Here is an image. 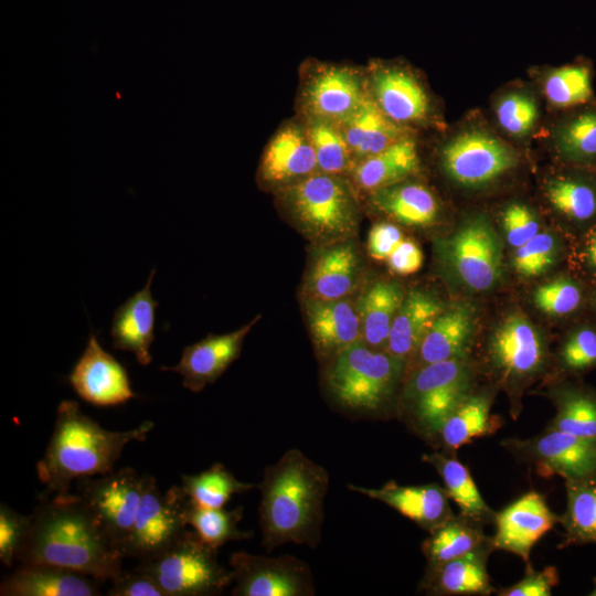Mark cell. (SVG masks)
I'll list each match as a JSON object with an SVG mask.
<instances>
[{
  "mask_svg": "<svg viewBox=\"0 0 596 596\" xmlns=\"http://www.w3.org/2000/svg\"><path fill=\"white\" fill-rule=\"evenodd\" d=\"M31 532L20 564H47L97 579L113 581L123 556L107 541L78 494H57L31 513Z\"/></svg>",
  "mask_w": 596,
  "mask_h": 596,
  "instance_id": "6da1fadb",
  "label": "cell"
},
{
  "mask_svg": "<svg viewBox=\"0 0 596 596\" xmlns=\"http://www.w3.org/2000/svg\"><path fill=\"white\" fill-rule=\"evenodd\" d=\"M258 488L265 550L272 552L285 543L315 549L320 540L329 488L327 470L299 449H289L265 468Z\"/></svg>",
  "mask_w": 596,
  "mask_h": 596,
  "instance_id": "7a4b0ae2",
  "label": "cell"
},
{
  "mask_svg": "<svg viewBox=\"0 0 596 596\" xmlns=\"http://www.w3.org/2000/svg\"><path fill=\"white\" fill-rule=\"evenodd\" d=\"M153 427L146 421L132 429L108 430L84 414L77 402L62 401L46 450L36 464L45 496L70 493L74 480L113 471L124 448L143 441Z\"/></svg>",
  "mask_w": 596,
  "mask_h": 596,
  "instance_id": "3957f363",
  "label": "cell"
},
{
  "mask_svg": "<svg viewBox=\"0 0 596 596\" xmlns=\"http://www.w3.org/2000/svg\"><path fill=\"white\" fill-rule=\"evenodd\" d=\"M275 192L290 222L318 245L349 241L358 232V191L343 175L318 171Z\"/></svg>",
  "mask_w": 596,
  "mask_h": 596,
  "instance_id": "277c9868",
  "label": "cell"
},
{
  "mask_svg": "<svg viewBox=\"0 0 596 596\" xmlns=\"http://www.w3.org/2000/svg\"><path fill=\"white\" fill-rule=\"evenodd\" d=\"M405 368L403 360L374 350L360 339L330 361L326 384L340 405L377 413L391 403Z\"/></svg>",
  "mask_w": 596,
  "mask_h": 596,
  "instance_id": "5b68a950",
  "label": "cell"
},
{
  "mask_svg": "<svg viewBox=\"0 0 596 596\" xmlns=\"http://www.w3.org/2000/svg\"><path fill=\"white\" fill-rule=\"evenodd\" d=\"M475 372L467 360L453 359L413 371L401 394V414L422 438L437 445L446 418L475 390Z\"/></svg>",
  "mask_w": 596,
  "mask_h": 596,
  "instance_id": "8992f818",
  "label": "cell"
},
{
  "mask_svg": "<svg viewBox=\"0 0 596 596\" xmlns=\"http://www.w3.org/2000/svg\"><path fill=\"white\" fill-rule=\"evenodd\" d=\"M491 374L511 398L513 419L520 415L522 390L541 375L549 364L545 340L522 313L512 312L492 330L486 350Z\"/></svg>",
  "mask_w": 596,
  "mask_h": 596,
  "instance_id": "52a82bcc",
  "label": "cell"
},
{
  "mask_svg": "<svg viewBox=\"0 0 596 596\" xmlns=\"http://www.w3.org/2000/svg\"><path fill=\"white\" fill-rule=\"evenodd\" d=\"M137 568L150 575L166 596L219 595L233 583L231 570L217 560V550L194 530H185L164 552Z\"/></svg>",
  "mask_w": 596,
  "mask_h": 596,
  "instance_id": "ba28073f",
  "label": "cell"
},
{
  "mask_svg": "<svg viewBox=\"0 0 596 596\" xmlns=\"http://www.w3.org/2000/svg\"><path fill=\"white\" fill-rule=\"evenodd\" d=\"M439 257L467 288L486 291L502 275V244L485 215L466 219L450 235L436 243Z\"/></svg>",
  "mask_w": 596,
  "mask_h": 596,
  "instance_id": "9c48e42d",
  "label": "cell"
},
{
  "mask_svg": "<svg viewBox=\"0 0 596 596\" xmlns=\"http://www.w3.org/2000/svg\"><path fill=\"white\" fill-rule=\"evenodd\" d=\"M78 496L87 505L110 546L123 557L142 493V475L132 468L99 478L76 480Z\"/></svg>",
  "mask_w": 596,
  "mask_h": 596,
  "instance_id": "30bf717a",
  "label": "cell"
},
{
  "mask_svg": "<svg viewBox=\"0 0 596 596\" xmlns=\"http://www.w3.org/2000/svg\"><path fill=\"white\" fill-rule=\"evenodd\" d=\"M187 494L172 486L164 493L155 477L142 475V493L124 556L148 562L172 545L187 530L183 508Z\"/></svg>",
  "mask_w": 596,
  "mask_h": 596,
  "instance_id": "8fae6325",
  "label": "cell"
},
{
  "mask_svg": "<svg viewBox=\"0 0 596 596\" xmlns=\"http://www.w3.org/2000/svg\"><path fill=\"white\" fill-rule=\"evenodd\" d=\"M369 95L368 76L342 64L318 63L308 68L299 92L304 118L342 123Z\"/></svg>",
  "mask_w": 596,
  "mask_h": 596,
  "instance_id": "7c38bea8",
  "label": "cell"
},
{
  "mask_svg": "<svg viewBox=\"0 0 596 596\" xmlns=\"http://www.w3.org/2000/svg\"><path fill=\"white\" fill-rule=\"evenodd\" d=\"M441 167L455 183L483 187L518 164L517 152L504 141L478 129L465 130L441 149Z\"/></svg>",
  "mask_w": 596,
  "mask_h": 596,
  "instance_id": "4fadbf2b",
  "label": "cell"
},
{
  "mask_svg": "<svg viewBox=\"0 0 596 596\" xmlns=\"http://www.w3.org/2000/svg\"><path fill=\"white\" fill-rule=\"evenodd\" d=\"M501 446L543 477L567 480L596 472V437L544 429L528 439L505 438Z\"/></svg>",
  "mask_w": 596,
  "mask_h": 596,
  "instance_id": "5bb4252c",
  "label": "cell"
},
{
  "mask_svg": "<svg viewBox=\"0 0 596 596\" xmlns=\"http://www.w3.org/2000/svg\"><path fill=\"white\" fill-rule=\"evenodd\" d=\"M234 596H313L310 567L292 555L236 552L230 557Z\"/></svg>",
  "mask_w": 596,
  "mask_h": 596,
  "instance_id": "9a60e30c",
  "label": "cell"
},
{
  "mask_svg": "<svg viewBox=\"0 0 596 596\" xmlns=\"http://www.w3.org/2000/svg\"><path fill=\"white\" fill-rule=\"evenodd\" d=\"M67 380L82 400L98 407L117 406L138 396L124 365L102 348L93 332Z\"/></svg>",
  "mask_w": 596,
  "mask_h": 596,
  "instance_id": "2e32d148",
  "label": "cell"
},
{
  "mask_svg": "<svg viewBox=\"0 0 596 596\" xmlns=\"http://www.w3.org/2000/svg\"><path fill=\"white\" fill-rule=\"evenodd\" d=\"M317 158L302 123L281 126L266 145L257 180L265 189L279 190L318 172Z\"/></svg>",
  "mask_w": 596,
  "mask_h": 596,
  "instance_id": "e0dca14e",
  "label": "cell"
},
{
  "mask_svg": "<svg viewBox=\"0 0 596 596\" xmlns=\"http://www.w3.org/2000/svg\"><path fill=\"white\" fill-rule=\"evenodd\" d=\"M560 522L545 498L531 490L496 514L494 550H503L530 562L534 544Z\"/></svg>",
  "mask_w": 596,
  "mask_h": 596,
  "instance_id": "ac0fdd59",
  "label": "cell"
},
{
  "mask_svg": "<svg viewBox=\"0 0 596 596\" xmlns=\"http://www.w3.org/2000/svg\"><path fill=\"white\" fill-rule=\"evenodd\" d=\"M366 76L371 97L390 119L405 127L427 119L429 97L411 72L395 65L374 63Z\"/></svg>",
  "mask_w": 596,
  "mask_h": 596,
  "instance_id": "d6986e66",
  "label": "cell"
},
{
  "mask_svg": "<svg viewBox=\"0 0 596 596\" xmlns=\"http://www.w3.org/2000/svg\"><path fill=\"white\" fill-rule=\"evenodd\" d=\"M258 318L230 333L207 334L201 341L185 347L178 364L160 369L179 373L183 377L182 385L191 392L202 391L240 356L244 339Z\"/></svg>",
  "mask_w": 596,
  "mask_h": 596,
  "instance_id": "ffe728a7",
  "label": "cell"
},
{
  "mask_svg": "<svg viewBox=\"0 0 596 596\" xmlns=\"http://www.w3.org/2000/svg\"><path fill=\"white\" fill-rule=\"evenodd\" d=\"M362 262L349 241L321 246L313 255L304 284V299L348 298L361 278Z\"/></svg>",
  "mask_w": 596,
  "mask_h": 596,
  "instance_id": "44dd1931",
  "label": "cell"
},
{
  "mask_svg": "<svg viewBox=\"0 0 596 596\" xmlns=\"http://www.w3.org/2000/svg\"><path fill=\"white\" fill-rule=\"evenodd\" d=\"M348 488L385 503L428 532L455 515L445 488L438 483L402 486L390 481L380 488L354 485Z\"/></svg>",
  "mask_w": 596,
  "mask_h": 596,
  "instance_id": "7402d4cb",
  "label": "cell"
},
{
  "mask_svg": "<svg viewBox=\"0 0 596 596\" xmlns=\"http://www.w3.org/2000/svg\"><path fill=\"white\" fill-rule=\"evenodd\" d=\"M304 307L313 348L321 359L331 361L361 339L356 306L347 298L305 299Z\"/></svg>",
  "mask_w": 596,
  "mask_h": 596,
  "instance_id": "603a6c76",
  "label": "cell"
},
{
  "mask_svg": "<svg viewBox=\"0 0 596 596\" xmlns=\"http://www.w3.org/2000/svg\"><path fill=\"white\" fill-rule=\"evenodd\" d=\"M492 543L445 563L426 567L419 588L426 595H480L497 592L487 572Z\"/></svg>",
  "mask_w": 596,
  "mask_h": 596,
  "instance_id": "cb8c5ba5",
  "label": "cell"
},
{
  "mask_svg": "<svg viewBox=\"0 0 596 596\" xmlns=\"http://www.w3.org/2000/svg\"><path fill=\"white\" fill-rule=\"evenodd\" d=\"M155 274L153 268L142 289L115 310L110 328L114 349L134 353L138 363L142 365L151 362L149 350L155 340L158 301L150 291Z\"/></svg>",
  "mask_w": 596,
  "mask_h": 596,
  "instance_id": "d4e9b609",
  "label": "cell"
},
{
  "mask_svg": "<svg viewBox=\"0 0 596 596\" xmlns=\"http://www.w3.org/2000/svg\"><path fill=\"white\" fill-rule=\"evenodd\" d=\"M98 581L47 564H20L1 581V596H96Z\"/></svg>",
  "mask_w": 596,
  "mask_h": 596,
  "instance_id": "484cf974",
  "label": "cell"
},
{
  "mask_svg": "<svg viewBox=\"0 0 596 596\" xmlns=\"http://www.w3.org/2000/svg\"><path fill=\"white\" fill-rule=\"evenodd\" d=\"M545 194L552 209L578 234L596 224V173L572 167L547 181Z\"/></svg>",
  "mask_w": 596,
  "mask_h": 596,
  "instance_id": "4316f807",
  "label": "cell"
},
{
  "mask_svg": "<svg viewBox=\"0 0 596 596\" xmlns=\"http://www.w3.org/2000/svg\"><path fill=\"white\" fill-rule=\"evenodd\" d=\"M473 329L475 315L469 305L457 304L444 309L411 360L414 362V371L426 364L445 360H467Z\"/></svg>",
  "mask_w": 596,
  "mask_h": 596,
  "instance_id": "83f0119b",
  "label": "cell"
},
{
  "mask_svg": "<svg viewBox=\"0 0 596 596\" xmlns=\"http://www.w3.org/2000/svg\"><path fill=\"white\" fill-rule=\"evenodd\" d=\"M338 125L354 164L411 136L405 126L393 121L379 108L370 93L362 104Z\"/></svg>",
  "mask_w": 596,
  "mask_h": 596,
  "instance_id": "f1b7e54d",
  "label": "cell"
},
{
  "mask_svg": "<svg viewBox=\"0 0 596 596\" xmlns=\"http://www.w3.org/2000/svg\"><path fill=\"white\" fill-rule=\"evenodd\" d=\"M443 302L424 290H411L394 318L386 352L406 364L416 354L435 319L444 310Z\"/></svg>",
  "mask_w": 596,
  "mask_h": 596,
  "instance_id": "f546056e",
  "label": "cell"
},
{
  "mask_svg": "<svg viewBox=\"0 0 596 596\" xmlns=\"http://www.w3.org/2000/svg\"><path fill=\"white\" fill-rule=\"evenodd\" d=\"M419 170L417 146L412 136L356 162L349 175L356 191L370 193L407 180Z\"/></svg>",
  "mask_w": 596,
  "mask_h": 596,
  "instance_id": "4dcf8cb0",
  "label": "cell"
},
{
  "mask_svg": "<svg viewBox=\"0 0 596 596\" xmlns=\"http://www.w3.org/2000/svg\"><path fill=\"white\" fill-rule=\"evenodd\" d=\"M370 205L393 223L424 228L433 225L439 214L434 193L425 185L402 181L369 194Z\"/></svg>",
  "mask_w": 596,
  "mask_h": 596,
  "instance_id": "1f68e13d",
  "label": "cell"
},
{
  "mask_svg": "<svg viewBox=\"0 0 596 596\" xmlns=\"http://www.w3.org/2000/svg\"><path fill=\"white\" fill-rule=\"evenodd\" d=\"M493 393L487 390L472 391L446 418L437 439L441 453L456 455V451L472 439L494 434L502 419L491 415Z\"/></svg>",
  "mask_w": 596,
  "mask_h": 596,
  "instance_id": "d6a6232c",
  "label": "cell"
},
{
  "mask_svg": "<svg viewBox=\"0 0 596 596\" xmlns=\"http://www.w3.org/2000/svg\"><path fill=\"white\" fill-rule=\"evenodd\" d=\"M422 460L439 473L449 499L458 505L461 517L480 526L494 523L497 512L483 500L468 467L456 455L434 451L423 455Z\"/></svg>",
  "mask_w": 596,
  "mask_h": 596,
  "instance_id": "836d02e7",
  "label": "cell"
},
{
  "mask_svg": "<svg viewBox=\"0 0 596 596\" xmlns=\"http://www.w3.org/2000/svg\"><path fill=\"white\" fill-rule=\"evenodd\" d=\"M402 287L394 281L379 280L360 297L356 309L361 340L370 348L386 351L390 331L404 299Z\"/></svg>",
  "mask_w": 596,
  "mask_h": 596,
  "instance_id": "e575fe53",
  "label": "cell"
},
{
  "mask_svg": "<svg viewBox=\"0 0 596 596\" xmlns=\"http://www.w3.org/2000/svg\"><path fill=\"white\" fill-rule=\"evenodd\" d=\"M549 395L556 412L545 430L596 437V390L563 381L554 385Z\"/></svg>",
  "mask_w": 596,
  "mask_h": 596,
  "instance_id": "d590c367",
  "label": "cell"
},
{
  "mask_svg": "<svg viewBox=\"0 0 596 596\" xmlns=\"http://www.w3.org/2000/svg\"><path fill=\"white\" fill-rule=\"evenodd\" d=\"M566 510L560 517L564 528L560 549L596 544V472L565 480Z\"/></svg>",
  "mask_w": 596,
  "mask_h": 596,
  "instance_id": "8d00e7d4",
  "label": "cell"
},
{
  "mask_svg": "<svg viewBox=\"0 0 596 596\" xmlns=\"http://www.w3.org/2000/svg\"><path fill=\"white\" fill-rule=\"evenodd\" d=\"M366 249L371 258L385 264L398 276L413 275L423 266L424 255L419 245L393 222L382 221L372 225Z\"/></svg>",
  "mask_w": 596,
  "mask_h": 596,
  "instance_id": "74e56055",
  "label": "cell"
},
{
  "mask_svg": "<svg viewBox=\"0 0 596 596\" xmlns=\"http://www.w3.org/2000/svg\"><path fill=\"white\" fill-rule=\"evenodd\" d=\"M575 111L558 126L554 147L560 159L571 167L594 169L596 166V106L590 103Z\"/></svg>",
  "mask_w": 596,
  "mask_h": 596,
  "instance_id": "f35d334b",
  "label": "cell"
},
{
  "mask_svg": "<svg viewBox=\"0 0 596 596\" xmlns=\"http://www.w3.org/2000/svg\"><path fill=\"white\" fill-rule=\"evenodd\" d=\"M482 528L460 514L447 520L429 532V536L422 543L427 565L445 563L492 543V538L487 536Z\"/></svg>",
  "mask_w": 596,
  "mask_h": 596,
  "instance_id": "ab89813d",
  "label": "cell"
},
{
  "mask_svg": "<svg viewBox=\"0 0 596 596\" xmlns=\"http://www.w3.org/2000/svg\"><path fill=\"white\" fill-rule=\"evenodd\" d=\"M183 517L187 525L192 526L200 538L215 550L230 541L252 536V532L242 531L238 528V522L243 517L242 507L233 510L205 508L187 496Z\"/></svg>",
  "mask_w": 596,
  "mask_h": 596,
  "instance_id": "60d3db41",
  "label": "cell"
},
{
  "mask_svg": "<svg viewBox=\"0 0 596 596\" xmlns=\"http://www.w3.org/2000/svg\"><path fill=\"white\" fill-rule=\"evenodd\" d=\"M182 490L195 503L205 508H223L233 494L243 493L256 486L237 480L222 464H214L198 475L181 476Z\"/></svg>",
  "mask_w": 596,
  "mask_h": 596,
  "instance_id": "b9f144b4",
  "label": "cell"
},
{
  "mask_svg": "<svg viewBox=\"0 0 596 596\" xmlns=\"http://www.w3.org/2000/svg\"><path fill=\"white\" fill-rule=\"evenodd\" d=\"M302 124L313 148L318 170L343 177L349 174L354 163L340 126L327 120L304 117Z\"/></svg>",
  "mask_w": 596,
  "mask_h": 596,
  "instance_id": "7bdbcfd3",
  "label": "cell"
},
{
  "mask_svg": "<svg viewBox=\"0 0 596 596\" xmlns=\"http://www.w3.org/2000/svg\"><path fill=\"white\" fill-rule=\"evenodd\" d=\"M547 100L557 108H574L594 97L592 71L586 64H570L552 71L544 82Z\"/></svg>",
  "mask_w": 596,
  "mask_h": 596,
  "instance_id": "ee69618b",
  "label": "cell"
},
{
  "mask_svg": "<svg viewBox=\"0 0 596 596\" xmlns=\"http://www.w3.org/2000/svg\"><path fill=\"white\" fill-rule=\"evenodd\" d=\"M589 289L576 276L561 275L538 286L533 292L534 306L557 318L570 317L588 305Z\"/></svg>",
  "mask_w": 596,
  "mask_h": 596,
  "instance_id": "f6af8a7d",
  "label": "cell"
},
{
  "mask_svg": "<svg viewBox=\"0 0 596 596\" xmlns=\"http://www.w3.org/2000/svg\"><path fill=\"white\" fill-rule=\"evenodd\" d=\"M557 364L563 374L582 375L596 368V327L579 324L562 341Z\"/></svg>",
  "mask_w": 596,
  "mask_h": 596,
  "instance_id": "bcb514c9",
  "label": "cell"
},
{
  "mask_svg": "<svg viewBox=\"0 0 596 596\" xmlns=\"http://www.w3.org/2000/svg\"><path fill=\"white\" fill-rule=\"evenodd\" d=\"M562 244L551 232H540L515 248L513 267L524 277H535L550 270L561 258Z\"/></svg>",
  "mask_w": 596,
  "mask_h": 596,
  "instance_id": "7dc6e473",
  "label": "cell"
},
{
  "mask_svg": "<svg viewBox=\"0 0 596 596\" xmlns=\"http://www.w3.org/2000/svg\"><path fill=\"white\" fill-rule=\"evenodd\" d=\"M31 514L23 515L6 503L0 504V560L10 567L18 562L31 532Z\"/></svg>",
  "mask_w": 596,
  "mask_h": 596,
  "instance_id": "c3c4849f",
  "label": "cell"
},
{
  "mask_svg": "<svg viewBox=\"0 0 596 596\" xmlns=\"http://www.w3.org/2000/svg\"><path fill=\"white\" fill-rule=\"evenodd\" d=\"M538 114L535 100L523 93L509 94L497 106L499 125L508 134L519 137L533 128Z\"/></svg>",
  "mask_w": 596,
  "mask_h": 596,
  "instance_id": "681fc988",
  "label": "cell"
},
{
  "mask_svg": "<svg viewBox=\"0 0 596 596\" xmlns=\"http://www.w3.org/2000/svg\"><path fill=\"white\" fill-rule=\"evenodd\" d=\"M502 227L508 244L513 248L520 247L540 233V222L535 213L521 203H512L504 209Z\"/></svg>",
  "mask_w": 596,
  "mask_h": 596,
  "instance_id": "f907efd6",
  "label": "cell"
},
{
  "mask_svg": "<svg viewBox=\"0 0 596 596\" xmlns=\"http://www.w3.org/2000/svg\"><path fill=\"white\" fill-rule=\"evenodd\" d=\"M558 583L555 566L535 571L530 562L525 563V574L517 584L496 592L499 596H550Z\"/></svg>",
  "mask_w": 596,
  "mask_h": 596,
  "instance_id": "816d5d0a",
  "label": "cell"
},
{
  "mask_svg": "<svg viewBox=\"0 0 596 596\" xmlns=\"http://www.w3.org/2000/svg\"><path fill=\"white\" fill-rule=\"evenodd\" d=\"M111 583L107 593L110 596H166L155 579L137 567L121 571Z\"/></svg>",
  "mask_w": 596,
  "mask_h": 596,
  "instance_id": "f5cc1de1",
  "label": "cell"
},
{
  "mask_svg": "<svg viewBox=\"0 0 596 596\" xmlns=\"http://www.w3.org/2000/svg\"><path fill=\"white\" fill-rule=\"evenodd\" d=\"M573 257L576 269L596 283V224L578 237Z\"/></svg>",
  "mask_w": 596,
  "mask_h": 596,
  "instance_id": "db71d44e",
  "label": "cell"
},
{
  "mask_svg": "<svg viewBox=\"0 0 596 596\" xmlns=\"http://www.w3.org/2000/svg\"><path fill=\"white\" fill-rule=\"evenodd\" d=\"M588 306L593 309L594 313L596 315V283H594L593 287L589 288Z\"/></svg>",
  "mask_w": 596,
  "mask_h": 596,
  "instance_id": "11a10c76",
  "label": "cell"
},
{
  "mask_svg": "<svg viewBox=\"0 0 596 596\" xmlns=\"http://www.w3.org/2000/svg\"><path fill=\"white\" fill-rule=\"evenodd\" d=\"M590 596H596V577L594 578V588L589 593Z\"/></svg>",
  "mask_w": 596,
  "mask_h": 596,
  "instance_id": "9f6ffc18",
  "label": "cell"
},
{
  "mask_svg": "<svg viewBox=\"0 0 596 596\" xmlns=\"http://www.w3.org/2000/svg\"><path fill=\"white\" fill-rule=\"evenodd\" d=\"M593 170H594V171H595V173H596V166H595V168H594Z\"/></svg>",
  "mask_w": 596,
  "mask_h": 596,
  "instance_id": "6f0895ef",
  "label": "cell"
}]
</instances>
